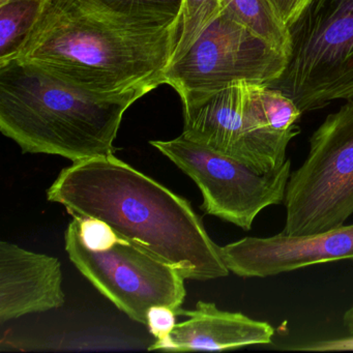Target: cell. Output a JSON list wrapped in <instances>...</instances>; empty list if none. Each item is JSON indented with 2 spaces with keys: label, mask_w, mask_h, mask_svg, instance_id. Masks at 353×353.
Returning <instances> with one entry per match:
<instances>
[{
  "label": "cell",
  "mask_w": 353,
  "mask_h": 353,
  "mask_svg": "<svg viewBox=\"0 0 353 353\" xmlns=\"http://www.w3.org/2000/svg\"><path fill=\"white\" fill-rule=\"evenodd\" d=\"M181 32V17L146 20L100 0H51L17 59L101 94L162 85Z\"/></svg>",
  "instance_id": "6da1fadb"
},
{
  "label": "cell",
  "mask_w": 353,
  "mask_h": 353,
  "mask_svg": "<svg viewBox=\"0 0 353 353\" xmlns=\"http://www.w3.org/2000/svg\"><path fill=\"white\" fill-rule=\"evenodd\" d=\"M47 198L73 216L104 221L187 280H214L230 272L191 203L114 154L63 169Z\"/></svg>",
  "instance_id": "7a4b0ae2"
},
{
  "label": "cell",
  "mask_w": 353,
  "mask_h": 353,
  "mask_svg": "<svg viewBox=\"0 0 353 353\" xmlns=\"http://www.w3.org/2000/svg\"><path fill=\"white\" fill-rule=\"evenodd\" d=\"M152 90L96 94L14 59L0 65V131L24 154H54L73 163L111 156L125 111Z\"/></svg>",
  "instance_id": "3957f363"
},
{
  "label": "cell",
  "mask_w": 353,
  "mask_h": 353,
  "mask_svg": "<svg viewBox=\"0 0 353 353\" xmlns=\"http://www.w3.org/2000/svg\"><path fill=\"white\" fill-rule=\"evenodd\" d=\"M288 30L286 65L268 85L301 113L353 100V0H310Z\"/></svg>",
  "instance_id": "277c9868"
},
{
  "label": "cell",
  "mask_w": 353,
  "mask_h": 353,
  "mask_svg": "<svg viewBox=\"0 0 353 353\" xmlns=\"http://www.w3.org/2000/svg\"><path fill=\"white\" fill-rule=\"evenodd\" d=\"M283 233L316 234L345 225L353 214V100L314 132L301 167L291 172L285 194Z\"/></svg>",
  "instance_id": "5b68a950"
},
{
  "label": "cell",
  "mask_w": 353,
  "mask_h": 353,
  "mask_svg": "<svg viewBox=\"0 0 353 353\" xmlns=\"http://www.w3.org/2000/svg\"><path fill=\"white\" fill-rule=\"evenodd\" d=\"M286 61L285 53L223 9L193 46L167 67L162 82L185 103L237 82L268 85L283 73Z\"/></svg>",
  "instance_id": "8992f818"
},
{
  "label": "cell",
  "mask_w": 353,
  "mask_h": 353,
  "mask_svg": "<svg viewBox=\"0 0 353 353\" xmlns=\"http://www.w3.org/2000/svg\"><path fill=\"white\" fill-rule=\"evenodd\" d=\"M260 83L241 81L216 94L183 103V135L232 157L260 174L286 162V150L297 133L268 127L259 101Z\"/></svg>",
  "instance_id": "52a82bcc"
},
{
  "label": "cell",
  "mask_w": 353,
  "mask_h": 353,
  "mask_svg": "<svg viewBox=\"0 0 353 353\" xmlns=\"http://www.w3.org/2000/svg\"><path fill=\"white\" fill-rule=\"evenodd\" d=\"M201 191V208L243 230H251L256 216L284 202L291 174L290 160L274 172L260 173L245 163L216 152L181 134L169 141H150Z\"/></svg>",
  "instance_id": "ba28073f"
},
{
  "label": "cell",
  "mask_w": 353,
  "mask_h": 353,
  "mask_svg": "<svg viewBox=\"0 0 353 353\" xmlns=\"http://www.w3.org/2000/svg\"><path fill=\"white\" fill-rule=\"evenodd\" d=\"M65 241L74 265L131 319L146 325L148 310L154 305H166L176 314L181 309L185 279L142 248L121 237L109 249H88L80 239L76 218L65 230Z\"/></svg>",
  "instance_id": "9c48e42d"
},
{
  "label": "cell",
  "mask_w": 353,
  "mask_h": 353,
  "mask_svg": "<svg viewBox=\"0 0 353 353\" xmlns=\"http://www.w3.org/2000/svg\"><path fill=\"white\" fill-rule=\"evenodd\" d=\"M227 268L241 278H268L314 264L353 262V224L316 234L239 239L220 248Z\"/></svg>",
  "instance_id": "30bf717a"
},
{
  "label": "cell",
  "mask_w": 353,
  "mask_h": 353,
  "mask_svg": "<svg viewBox=\"0 0 353 353\" xmlns=\"http://www.w3.org/2000/svg\"><path fill=\"white\" fill-rule=\"evenodd\" d=\"M61 262L0 243V321L59 309L65 303Z\"/></svg>",
  "instance_id": "8fae6325"
},
{
  "label": "cell",
  "mask_w": 353,
  "mask_h": 353,
  "mask_svg": "<svg viewBox=\"0 0 353 353\" xmlns=\"http://www.w3.org/2000/svg\"><path fill=\"white\" fill-rule=\"evenodd\" d=\"M189 319L177 323L162 340L148 350L222 351L254 345L272 344L274 328L239 312L219 309L214 303L198 301L194 310H179Z\"/></svg>",
  "instance_id": "7c38bea8"
},
{
  "label": "cell",
  "mask_w": 353,
  "mask_h": 353,
  "mask_svg": "<svg viewBox=\"0 0 353 353\" xmlns=\"http://www.w3.org/2000/svg\"><path fill=\"white\" fill-rule=\"evenodd\" d=\"M51 0H0V65L17 59Z\"/></svg>",
  "instance_id": "4fadbf2b"
},
{
  "label": "cell",
  "mask_w": 353,
  "mask_h": 353,
  "mask_svg": "<svg viewBox=\"0 0 353 353\" xmlns=\"http://www.w3.org/2000/svg\"><path fill=\"white\" fill-rule=\"evenodd\" d=\"M223 8L235 19L270 43L281 52L288 54L290 37L288 26L279 15L272 0H221Z\"/></svg>",
  "instance_id": "5bb4252c"
},
{
  "label": "cell",
  "mask_w": 353,
  "mask_h": 353,
  "mask_svg": "<svg viewBox=\"0 0 353 353\" xmlns=\"http://www.w3.org/2000/svg\"><path fill=\"white\" fill-rule=\"evenodd\" d=\"M221 0H183L181 14V32L173 52L174 63L198 40L202 32L222 13Z\"/></svg>",
  "instance_id": "9a60e30c"
},
{
  "label": "cell",
  "mask_w": 353,
  "mask_h": 353,
  "mask_svg": "<svg viewBox=\"0 0 353 353\" xmlns=\"http://www.w3.org/2000/svg\"><path fill=\"white\" fill-rule=\"evenodd\" d=\"M259 101L270 129L279 133L299 134L301 130L296 123L303 113L284 92L265 84H260Z\"/></svg>",
  "instance_id": "2e32d148"
},
{
  "label": "cell",
  "mask_w": 353,
  "mask_h": 353,
  "mask_svg": "<svg viewBox=\"0 0 353 353\" xmlns=\"http://www.w3.org/2000/svg\"><path fill=\"white\" fill-rule=\"evenodd\" d=\"M112 11L146 20H174L181 17L183 0H100Z\"/></svg>",
  "instance_id": "e0dca14e"
},
{
  "label": "cell",
  "mask_w": 353,
  "mask_h": 353,
  "mask_svg": "<svg viewBox=\"0 0 353 353\" xmlns=\"http://www.w3.org/2000/svg\"><path fill=\"white\" fill-rule=\"evenodd\" d=\"M74 218L78 221L80 239L88 249L103 251L121 239L104 221L90 216H74Z\"/></svg>",
  "instance_id": "ac0fdd59"
},
{
  "label": "cell",
  "mask_w": 353,
  "mask_h": 353,
  "mask_svg": "<svg viewBox=\"0 0 353 353\" xmlns=\"http://www.w3.org/2000/svg\"><path fill=\"white\" fill-rule=\"evenodd\" d=\"M343 322L348 336L336 340H324L311 343L305 346L293 347V350L301 351H347L353 350V303L343 316Z\"/></svg>",
  "instance_id": "d6986e66"
},
{
  "label": "cell",
  "mask_w": 353,
  "mask_h": 353,
  "mask_svg": "<svg viewBox=\"0 0 353 353\" xmlns=\"http://www.w3.org/2000/svg\"><path fill=\"white\" fill-rule=\"evenodd\" d=\"M176 312L166 305H154L148 312V323L150 332L157 340L166 338L176 325Z\"/></svg>",
  "instance_id": "ffe728a7"
},
{
  "label": "cell",
  "mask_w": 353,
  "mask_h": 353,
  "mask_svg": "<svg viewBox=\"0 0 353 353\" xmlns=\"http://www.w3.org/2000/svg\"><path fill=\"white\" fill-rule=\"evenodd\" d=\"M279 15L287 26L296 20L299 14L307 7L310 0H272Z\"/></svg>",
  "instance_id": "44dd1931"
}]
</instances>
